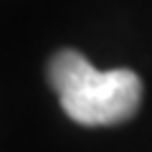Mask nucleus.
Here are the masks:
<instances>
[{"mask_svg": "<svg viewBox=\"0 0 152 152\" xmlns=\"http://www.w3.org/2000/svg\"><path fill=\"white\" fill-rule=\"evenodd\" d=\"M48 81L76 124L112 127L132 119L142 102V81L129 69L96 71L79 51L64 48L48 64Z\"/></svg>", "mask_w": 152, "mask_h": 152, "instance_id": "f257e3e1", "label": "nucleus"}]
</instances>
